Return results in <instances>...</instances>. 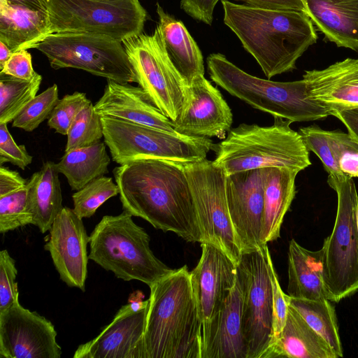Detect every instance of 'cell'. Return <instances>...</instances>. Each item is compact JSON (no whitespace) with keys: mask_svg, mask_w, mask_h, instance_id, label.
Returning a JSON list of instances; mask_svg holds the SVG:
<instances>
[{"mask_svg":"<svg viewBox=\"0 0 358 358\" xmlns=\"http://www.w3.org/2000/svg\"><path fill=\"white\" fill-rule=\"evenodd\" d=\"M0 73L24 80L31 79L36 73L32 66L31 54L27 50L13 52Z\"/></svg>","mask_w":358,"mask_h":358,"instance_id":"7bdbcfd3","label":"cell"},{"mask_svg":"<svg viewBox=\"0 0 358 358\" xmlns=\"http://www.w3.org/2000/svg\"><path fill=\"white\" fill-rule=\"evenodd\" d=\"M287 295L309 300L327 299L323 275V251H310L294 239L289 243Z\"/></svg>","mask_w":358,"mask_h":358,"instance_id":"4316f807","label":"cell"},{"mask_svg":"<svg viewBox=\"0 0 358 358\" xmlns=\"http://www.w3.org/2000/svg\"><path fill=\"white\" fill-rule=\"evenodd\" d=\"M286 299L288 304L329 344L338 358L343 357V351L336 311L331 301L328 299H297L287 294Z\"/></svg>","mask_w":358,"mask_h":358,"instance_id":"4dcf8cb0","label":"cell"},{"mask_svg":"<svg viewBox=\"0 0 358 358\" xmlns=\"http://www.w3.org/2000/svg\"><path fill=\"white\" fill-rule=\"evenodd\" d=\"M50 34L48 10L0 0V41L12 52L28 50Z\"/></svg>","mask_w":358,"mask_h":358,"instance_id":"484cf974","label":"cell"},{"mask_svg":"<svg viewBox=\"0 0 358 358\" xmlns=\"http://www.w3.org/2000/svg\"><path fill=\"white\" fill-rule=\"evenodd\" d=\"M220 0H181L180 8L196 20L211 24L213 11Z\"/></svg>","mask_w":358,"mask_h":358,"instance_id":"ee69618b","label":"cell"},{"mask_svg":"<svg viewBox=\"0 0 358 358\" xmlns=\"http://www.w3.org/2000/svg\"><path fill=\"white\" fill-rule=\"evenodd\" d=\"M211 80L231 95L255 109L292 122H310L330 115L313 99L304 79L277 82L259 78L243 71L223 55L213 53L206 59Z\"/></svg>","mask_w":358,"mask_h":358,"instance_id":"5b68a950","label":"cell"},{"mask_svg":"<svg viewBox=\"0 0 358 358\" xmlns=\"http://www.w3.org/2000/svg\"><path fill=\"white\" fill-rule=\"evenodd\" d=\"M110 159L103 142L66 151L56 164L72 190L78 191L93 180L108 172Z\"/></svg>","mask_w":358,"mask_h":358,"instance_id":"f546056e","label":"cell"},{"mask_svg":"<svg viewBox=\"0 0 358 358\" xmlns=\"http://www.w3.org/2000/svg\"><path fill=\"white\" fill-rule=\"evenodd\" d=\"M172 122L182 135L223 138L231 129L233 115L220 90L201 75L188 85L180 113Z\"/></svg>","mask_w":358,"mask_h":358,"instance_id":"e0dca14e","label":"cell"},{"mask_svg":"<svg viewBox=\"0 0 358 358\" xmlns=\"http://www.w3.org/2000/svg\"><path fill=\"white\" fill-rule=\"evenodd\" d=\"M66 136L65 152L96 144L103 138L101 116L90 100L77 114Z\"/></svg>","mask_w":358,"mask_h":358,"instance_id":"d6a6232c","label":"cell"},{"mask_svg":"<svg viewBox=\"0 0 358 358\" xmlns=\"http://www.w3.org/2000/svg\"><path fill=\"white\" fill-rule=\"evenodd\" d=\"M190 188L202 243L215 245L236 265L242 255L228 209L226 175L206 157L181 162Z\"/></svg>","mask_w":358,"mask_h":358,"instance_id":"8fae6325","label":"cell"},{"mask_svg":"<svg viewBox=\"0 0 358 358\" xmlns=\"http://www.w3.org/2000/svg\"><path fill=\"white\" fill-rule=\"evenodd\" d=\"M224 24L257 62L268 79L296 69L298 59L317 42L306 13L272 10L221 1Z\"/></svg>","mask_w":358,"mask_h":358,"instance_id":"7a4b0ae2","label":"cell"},{"mask_svg":"<svg viewBox=\"0 0 358 358\" xmlns=\"http://www.w3.org/2000/svg\"><path fill=\"white\" fill-rule=\"evenodd\" d=\"M242 306L243 287L237 271L229 295L211 321L202 327L201 358H247Z\"/></svg>","mask_w":358,"mask_h":358,"instance_id":"ffe728a7","label":"cell"},{"mask_svg":"<svg viewBox=\"0 0 358 358\" xmlns=\"http://www.w3.org/2000/svg\"><path fill=\"white\" fill-rule=\"evenodd\" d=\"M82 220L73 209L63 207L50 229L44 249L50 252L60 279L69 287L85 292L90 236Z\"/></svg>","mask_w":358,"mask_h":358,"instance_id":"ac0fdd59","label":"cell"},{"mask_svg":"<svg viewBox=\"0 0 358 358\" xmlns=\"http://www.w3.org/2000/svg\"><path fill=\"white\" fill-rule=\"evenodd\" d=\"M150 241L127 211L104 215L90 236L89 259L117 278L150 287L174 271L154 255Z\"/></svg>","mask_w":358,"mask_h":358,"instance_id":"8992f818","label":"cell"},{"mask_svg":"<svg viewBox=\"0 0 358 358\" xmlns=\"http://www.w3.org/2000/svg\"><path fill=\"white\" fill-rule=\"evenodd\" d=\"M58 101V87L57 84H53L27 104L12 122L13 127L33 131L48 119Z\"/></svg>","mask_w":358,"mask_h":358,"instance_id":"d590c367","label":"cell"},{"mask_svg":"<svg viewBox=\"0 0 358 358\" xmlns=\"http://www.w3.org/2000/svg\"><path fill=\"white\" fill-rule=\"evenodd\" d=\"M52 323L24 308L19 299L0 311V356L5 358H60Z\"/></svg>","mask_w":358,"mask_h":358,"instance_id":"5bb4252c","label":"cell"},{"mask_svg":"<svg viewBox=\"0 0 358 358\" xmlns=\"http://www.w3.org/2000/svg\"><path fill=\"white\" fill-rule=\"evenodd\" d=\"M113 176L124 210L187 242L201 243L194 202L181 162L146 159L116 166Z\"/></svg>","mask_w":358,"mask_h":358,"instance_id":"6da1fadb","label":"cell"},{"mask_svg":"<svg viewBox=\"0 0 358 358\" xmlns=\"http://www.w3.org/2000/svg\"><path fill=\"white\" fill-rule=\"evenodd\" d=\"M50 34L87 32L123 42L142 33L147 12L139 0H45Z\"/></svg>","mask_w":358,"mask_h":358,"instance_id":"30bf717a","label":"cell"},{"mask_svg":"<svg viewBox=\"0 0 358 358\" xmlns=\"http://www.w3.org/2000/svg\"><path fill=\"white\" fill-rule=\"evenodd\" d=\"M201 255L190 278L202 327L221 308L236 280L237 265L215 245L201 243Z\"/></svg>","mask_w":358,"mask_h":358,"instance_id":"d6986e66","label":"cell"},{"mask_svg":"<svg viewBox=\"0 0 358 358\" xmlns=\"http://www.w3.org/2000/svg\"><path fill=\"white\" fill-rule=\"evenodd\" d=\"M56 164L44 162L28 180V204L32 224L42 234L50 231L55 220L63 208L62 194Z\"/></svg>","mask_w":358,"mask_h":358,"instance_id":"f1b7e54d","label":"cell"},{"mask_svg":"<svg viewBox=\"0 0 358 358\" xmlns=\"http://www.w3.org/2000/svg\"><path fill=\"white\" fill-rule=\"evenodd\" d=\"M310 96L329 112L358 108V59L347 58L303 75Z\"/></svg>","mask_w":358,"mask_h":358,"instance_id":"7402d4cb","label":"cell"},{"mask_svg":"<svg viewBox=\"0 0 358 358\" xmlns=\"http://www.w3.org/2000/svg\"><path fill=\"white\" fill-rule=\"evenodd\" d=\"M331 148L341 172L350 178H358V143L348 133L329 131Z\"/></svg>","mask_w":358,"mask_h":358,"instance_id":"f35d334b","label":"cell"},{"mask_svg":"<svg viewBox=\"0 0 358 358\" xmlns=\"http://www.w3.org/2000/svg\"><path fill=\"white\" fill-rule=\"evenodd\" d=\"M33 157L24 145H17L10 134L7 124H0V166L11 163L24 170L32 162Z\"/></svg>","mask_w":358,"mask_h":358,"instance_id":"b9f144b4","label":"cell"},{"mask_svg":"<svg viewBox=\"0 0 358 358\" xmlns=\"http://www.w3.org/2000/svg\"><path fill=\"white\" fill-rule=\"evenodd\" d=\"M138 85L155 106L172 122L179 116L188 84L166 52L160 29L140 34L122 42Z\"/></svg>","mask_w":358,"mask_h":358,"instance_id":"7c38bea8","label":"cell"},{"mask_svg":"<svg viewBox=\"0 0 358 358\" xmlns=\"http://www.w3.org/2000/svg\"><path fill=\"white\" fill-rule=\"evenodd\" d=\"M149 287L143 358H201L202 322L187 266Z\"/></svg>","mask_w":358,"mask_h":358,"instance_id":"3957f363","label":"cell"},{"mask_svg":"<svg viewBox=\"0 0 358 358\" xmlns=\"http://www.w3.org/2000/svg\"><path fill=\"white\" fill-rule=\"evenodd\" d=\"M261 249L243 253L237 264L243 287L242 328L247 358H261L273 335V292L267 252Z\"/></svg>","mask_w":358,"mask_h":358,"instance_id":"4fadbf2b","label":"cell"},{"mask_svg":"<svg viewBox=\"0 0 358 358\" xmlns=\"http://www.w3.org/2000/svg\"><path fill=\"white\" fill-rule=\"evenodd\" d=\"M243 1L247 6L272 10H293L306 13L302 0H234Z\"/></svg>","mask_w":358,"mask_h":358,"instance_id":"f6af8a7d","label":"cell"},{"mask_svg":"<svg viewBox=\"0 0 358 358\" xmlns=\"http://www.w3.org/2000/svg\"><path fill=\"white\" fill-rule=\"evenodd\" d=\"M117 194L118 187L113 178L101 176L73 194V210L80 218H89L103 203Z\"/></svg>","mask_w":358,"mask_h":358,"instance_id":"836d02e7","label":"cell"},{"mask_svg":"<svg viewBox=\"0 0 358 358\" xmlns=\"http://www.w3.org/2000/svg\"><path fill=\"white\" fill-rule=\"evenodd\" d=\"M17 269L15 259L7 250L0 252V311L18 300L19 292L16 278Z\"/></svg>","mask_w":358,"mask_h":358,"instance_id":"ab89813d","label":"cell"},{"mask_svg":"<svg viewBox=\"0 0 358 358\" xmlns=\"http://www.w3.org/2000/svg\"><path fill=\"white\" fill-rule=\"evenodd\" d=\"M330 115L340 120L351 138L358 143V108L332 110Z\"/></svg>","mask_w":358,"mask_h":358,"instance_id":"7dc6e473","label":"cell"},{"mask_svg":"<svg viewBox=\"0 0 358 358\" xmlns=\"http://www.w3.org/2000/svg\"><path fill=\"white\" fill-rule=\"evenodd\" d=\"M84 92H75L59 99L51 112L48 125L57 133L67 135L69 129L77 114L89 101Z\"/></svg>","mask_w":358,"mask_h":358,"instance_id":"74e56055","label":"cell"},{"mask_svg":"<svg viewBox=\"0 0 358 358\" xmlns=\"http://www.w3.org/2000/svg\"><path fill=\"white\" fill-rule=\"evenodd\" d=\"M10 3L23 6L31 9L47 10L45 0H6Z\"/></svg>","mask_w":358,"mask_h":358,"instance_id":"c3c4849f","label":"cell"},{"mask_svg":"<svg viewBox=\"0 0 358 358\" xmlns=\"http://www.w3.org/2000/svg\"><path fill=\"white\" fill-rule=\"evenodd\" d=\"M356 220H357V226L358 229V201L357 203V209H356Z\"/></svg>","mask_w":358,"mask_h":358,"instance_id":"f907efd6","label":"cell"},{"mask_svg":"<svg viewBox=\"0 0 358 358\" xmlns=\"http://www.w3.org/2000/svg\"><path fill=\"white\" fill-rule=\"evenodd\" d=\"M325 39L358 53V0H302Z\"/></svg>","mask_w":358,"mask_h":358,"instance_id":"603a6c76","label":"cell"},{"mask_svg":"<svg viewBox=\"0 0 358 358\" xmlns=\"http://www.w3.org/2000/svg\"><path fill=\"white\" fill-rule=\"evenodd\" d=\"M28 180L23 178L18 172L3 165L0 166V196L25 187Z\"/></svg>","mask_w":358,"mask_h":358,"instance_id":"bcb514c9","label":"cell"},{"mask_svg":"<svg viewBox=\"0 0 358 358\" xmlns=\"http://www.w3.org/2000/svg\"><path fill=\"white\" fill-rule=\"evenodd\" d=\"M264 168L226 176V195L234 230L242 254L261 249Z\"/></svg>","mask_w":358,"mask_h":358,"instance_id":"9a60e30c","label":"cell"},{"mask_svg":"<svg viewBox=\"0 0 358 358\" xmlns=\"http://www.w3.org/2000/svg\"><path fill=\"white\" fill-rule=\"evenodd\" d=\"M327 183L337 194L338 206L333 231L322 247L323 275L328 300L338 303L358 291V194L345 175H329Z\"/></svg>","mask_w":358,"mask_h":358,"instance_id":"52a82bcc","label":"cell"},{"mask_svg":"<svg viewBox=\"0 0 358 358\" xmlns=\"http://www.w3.org/2000/svg\"><path fill=\"white\" fill-rule=\"evenodd\" d=\"M27 185L10 194L0 196V233L6 234L32 224V215L28 204Z\"/></svg>","mask_w":358,"mask_h":358,"instance_id":"e575fe53","label":"cell"},{"mask_svg":"<svg viewBox=\"0 0 358 358\" xmlns=\"http://www.w3.org/2000/svg\"><path fill=\"white\" fill-rule=\"evenodd\" d=\"M103 140L120 165L146 159L191 162L213 149L210 138L189 136L111 117H101Z\"/></svg>","mask_w":358,"mask_h":358,"instance_id":"ba28073f","label":"cell"},{"mask_svg":"<svg viewBox=\"0 0 358 358\" xmlns=\"http://www.w3.org/2000/svg\"><path fill=\"white\" fill-rule=\"evenodd\" d=\"M299 171L287 167L264 168V209L260 241L262 245L277 240L285 215L296 195Z\"/></svg>","mask_w":358,"mask_h":358,"instance_id":"d4e9b609","label":"cell"},{"mask_svg":"<svg viewBox=\"0 0 358 358\" xmlns=\"http://www.w3.org/2000/svg\"><path fill=\"white\" fill-rule=\"evenodd\" d=\"M43 53L52 68H73L120 83H137L122 42L87 32H59L32 46Z\"/></svg>","mask_w":358,"mask_h":358,"instance_id":"9c48e42d","label":"cell"},{"mask_svg":"<svg viewBox=\"0 0 358 358\" xmlns=\"http://www.w3.org/2000/svg\"><path fill=\"white\" fill-rule=\"evenodd\" d=\"M101 117H111L176 132L172 121L153 103L140 87L107 80L103 95L94 105Z\"/></svg>","mask_w":358,"mask_h":358,"instance_id":"44dd1931","label":"cell"},{"mask_svg":"<svg viewBox=\"0 0 358 358\" xmlns=\"http://www.w3.org/2000/svg\"><path fill=\"white\" fill-rule=\"evenodd\" d=\"M159 27L166 52L174 66L190 85L204 75L203 58L194 38L184 24L166 13L157 3Z\"/></svg>","mask_w":358,"mask_h":358,"instance_id":"83f0119b","label":"cell"},{"mask_svg":"<svg viewBox=\"0 0 358 358\" xmlns=\"http://www.w3.org/2000/svg\"><path fill=\"white\" fill-rule=\"evenodd\" d=\"M149 300L122 306L92 340L80 345L74 358H143V340Z\"/></svg>","mask_w":358,"mask_h":358,"instance_id":"2e32d148","label":"cell"},{"mask_svg":"<svg viewBox=\"0 0 358 358\" xmlns=\"http://www.w3.org/2000/svg\"><path fill=\"white\" fill-rule=\"evenodd\" d=\"M298 132L307 149L319 157L329 175H344L334 157L329 131L311 125L300 128Z\"/></svg>","mask_w":358,"mask_h":358,"instance_id":"8d00e7d4","label":"cell"},{"mask_svg":"<svg viewBox=\"0 0 358 358\" xmlns=\"http://www.w3.org/2000/svg\"><path fill=\"white\" fill-rule=\"evenodd\" d=\"M42 76L36 73L29 80L0 73V124H8L36 96Z\"/></svg>","mask_w":358,"mask_h":358,"instance_id":"1f68e13d","label":"cell"},{"mask_svg":"<svg viewBox=\"0 0 358 358\" xmlns=\"http://www.w3.org/2000/svg\"><path fill=\"white\" fill-rule=\"evenodd\" d=\"M267 263L273 292V335L271 343L278 336L285 325L288 303L286 294L280 285L269 250L267 252Z\"/></svg>","mask_w":358,"mask_h":358,"instance_id":"60d3db41","label":"cell"},{"mask_svg":"<svg viewBox=\"0 0 358 358\" xmlns=\"http://www.w3.org/2000/svg\"><path fill=\"white\" fill-rule=\"evenodd\" d=\"M271 126L243 123L214 144L213 164L226 176L252 169L287 167L301 171L311 164L309 150L292 122L274 117Z\"/></svg>","mask_w":358,"mask_h":358,"instance_id":"277c9868","label":"cell"},{"mask_svg":"<svg viewBox=\"0 0 358 358\" xmlns=\"http://www.w3.org/2000/svg\"><path fill=\"white\" fill-rule=\"evenodd\" d=\"M13 52L3 41H0V71L10 57Z\"/></svg>","mask_w":358,"mask_h":358,"instance_id":"681fc988","label":"cell"},{"mask_svg":"<svg viewBox=\"0 0 358 358\" xmlns=\"http://www.w3.org/2000/svg\"><path fill=\"white\" fill-rule=\"evenodd\" d=\"M338 358L329 344L288 304L285 325L261 358Z\"/></svg>","mask_w":358,"mask_h":358,"instance_id":"cb8c5ba5","label":"cell"}]
</instances>
